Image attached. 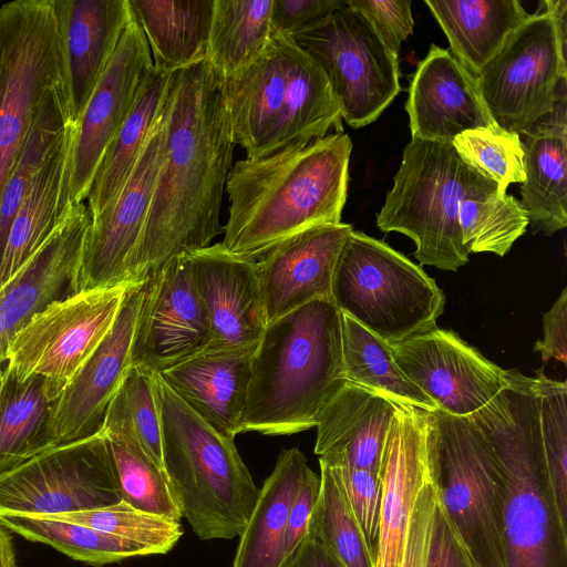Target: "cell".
<instances>
[{
    "mask_svg": "<svg viewBox=\"0 0 567 567\" xmlns=\"http://www.w3.org/2000/svg\"><path fill=\"white\" fill-rule=\"evenodd\" d=\"M224 79L204 60L172 72L163 109L165 148L131 284L224 233L220 208L235 141Z\"/></svg>",
    "mask_w": 567,
    "mask_h": 567,
    "instance_id": "1",
    "label": "cell"
},
{
    "mask_svg": "<svg viewBox=\"0 0 567 567\" xmlns=\"http://www.w3.org/2000/svg\"><path fill=\"white\" fill-rule=\"evenodd\" d=\"M351 151L348 134L331 133L302 147L237 161L226 179L223 246L256 260L302 230L341 223Z\"/></svg>",
    "mask_w": 567,
    "mask_h": 567,
    "instance_id": "2",
    "label": "cell"
},
{
    "mask_svg": "<svg viewBox=\"0 0 567 567\" xmlns=\"http://www.w3.org/2000/svg\"><path fill=\"white\" fill-rule=\"evenodd\" d=\"M468 417L488 442L499 472L505 567H567V523L547 474L535 378L508 370L506 386Z\"/></svg>",
    "mask_w": 567,
    "mask_h": 567,
    "instance_id": "3",
    "label": "cell"
},
{
    "mask_svg": "<svg viewBox=\"0 0 567 567\" xmlns=\"http://www.w3.org/2000/svg\"><path fill=\"white\" fill-rule=\"evenodd\" d=\"M346 381L342 315L331 299L308 302L267 323L251 358L241 433L315 427Z\"/></svg>",
    "mask_w": 567,
    "mask_h": 567,
    "instance_id": "4",
    "label": "cell"
},
{
    "mask_svg": "<svg viewBox=\"0 0 567 567\" xmlns=\"http://www.w3.org/2000/svg\"><path fill=\"white\" fill-rule=\"evenodd\" d=\"M235 144L261 158L343 133L340 103L319 63L272 31L264 52L224 79Z\"/></svg>",
    "mask_w": 567,
    "mask_h": 567,
    "instance_id": "5",
    "label": "cell"
},
{
    "mask_svg": "<svg viewBox=\"0 0 567 567\" xmlns=\"http://www.w3.org/2000/svg\"><path fill=\"white\" fill-rule=\"evenodd\" d=\"M161 416L163 467L182 517L202 540L233 539L245 529L259 487L229 437L204 421L153 372Z\"/></svg>",
    "mask_w": 567,
    "mask_h": 567,
    "instance_id": "6",
    "label": "cell"
},
{
    "mask_svg": "<svg viewBox=\"0 0 567 567\" xmlns=\"http://www.w3.org/2000/svg\"><path fill=\"white\" fill-rule=\"evenodd\" d=\"M494 190L498 186L465 163L451 143L411 138L377 226L410 237L420 265L455 271L470 256L458 225L461 202Z\"/></svg>",
    "mask_w": 567,
    "mask_h": 567,
    "instance_id": "7",
    "label": "cell"
},
{
    "mask_svg": "<svg viewBox=\"0 0 567 567\" xmlns=\"http://www.w3.org/2000/svg\"><path fill=\"white\" fill-rule=\"evenodd\" d=\"M331 300L390 346L435 328L445 306L443 290L420 266L354 229L337 260Z\"/></svg>",
    "mask_w": 567,
    "mask_h": 567,
    "instance_id": "8",
    "label": "cell"
},
{
    "mask_svg": "<svg viewBox=\"0 0 567 567\" xmlns=\"http://www.w3.org/2000/svg\"><path fill=\"white\" fill-rule=\"evenodd\" d=\"M426 445L437 499L475 567H505L499 472L468 416L426 411Z\"/></svg>",
    "mask_w": 567,
    "mask_h": 567,
    "instance_id": "9",
    "label": "cell"
},
{
    "mask_svg": "<svg viewBox=\"0 0 567 567\" xmlns=\"http://www.w3.org/2000/svg\"><path fill=\"white\" fill-rule=\"evenodd\" d=\"M68 87L54 0L0 7V194L47 95Z\"/></svg>",
    "mask_w": 567,
    "mask_h": 567,
    "instance_id": "10",
    "label": "cell"
},
{
    "mask_svg": "<svg viewBox=\"0 0 567 567\" xmlns=\"http://www.w3.org/2000/svg\"><path fill=\"white\" fill-rule=\"evenodd\" d=\"M567 1L545 0L474 78L496 125L519 135L550 113L567 82Z\"/></svg>",
    "mask_w": 567,
    "mask_h": 567,
    "instance_id": "11",
    "label": "cell"
},
{
    "mask_svg": "<svg viewBox=\"0 0 567 567\" xmlns=\"http://www.w3.org/2000/svg\"><path fill=\"white\" fill-rule=\"evenodd\" d=\"M288 37L319 63L342 120L353 128L374 122L401 91L399 58L347 0L321 22Z\"/></svg>",
    "mask_w": 567,
    "mask_h": 567,
    "instance_id": "12",
    "label": "cell"
},
{
    "mask_svg": "<svg viewBox=\"0 0 567 567\" xmlns=\"http://www.w3.org/2000/svg\"><path fill=\"white\" fill-rule=\"evenodd\" d=\"M130 285L82 291L33 316L11 339L7 367L45 381L55 401L112 328Z\"/></svg>",
    "mask_w": 567,
    "mask_h": 567,
    "instance_id": "13",
    "label": "cell"
},
{
    "mask_svg": "<svg viewBox=\"0 0 567 567\" xmlns=\"http://www.w3.org/2000/svg\"><path fill=\"white\" fill-rule=\"evenodd\" d=\"M120 501L102 431L51 449L0 476V514L50 516L94 509Z\"/></svg>",
    "mask_w": 567,
    "mask_h": 567,
    "instance_id": "14",
    "label": "cell"
},
{
    "mask_svg": "<svg viewBox=\"0 0 567 567\" xmlns=\"http://www.w3.org/2000/svg\"><path fill=\"white\" fill-rule=\"evenodd\" d=\"M165 136L162 111L127 181L91 220L76 281L78 293L133 285L131 267L150 213Z\"/></svg>",
    "mask_w": 567,
    "mask_h": 567,
    "instance_id": "15",
    "label": "cell"
},
{
    "mask_svg": "<svg viewBox=\"0 0 567 567\" xmlns=\"http://www.w3.org/2000/svg\"><path fill=\"white\" fill-rule=\"evenodd\" d=\"M390 348L402 372L452 415L468 416L482 409L508 381V370L451 330L435 327Z\"/></svg>",
    "mask_w": 567,
    "mask_h": 567,
    "instance_id": "16",
    "label": "cell"
},
{
    "mask_svg": "<svg viewBox=\"0 0 567 567\" xmlns=\"http://www.w3.org/2000/svg\"><path fill=\"white\" fill-rule=\"evenodd\" d=\"M210 341L207 313L184 254L145 281L132 363L162 372L205 351Z\"/></svg>",
    "mask_w": 567,
    "mask_h": 567,
    "instance_id": "17",
    "label": "cell"
},
{
    "mask_svg": "<svg viewBox=\"0 0 567 567\" xmlns=\"http://www.w3.org/2000/svg\"><path fill=\"white\" fill-rule=\"evenodd\" d=\"M153 66L147 41L132 13L113 58L73 123L70 179L73 205L86 200L103 157Z\"/></svg>",
    "mask_w": 567,
    "mask_h": 567,
    "instance_id": "18",
    "label": "cell"
},
{
    "mask_svg": "<svg viewBox=\"0 0 567 567\" xmlns=\"http://www.w3.org/2000/svg\"><path fill=\"white\" fill-rule=\"evenodd\" d=\"M144 291L145 282L128 286L112 328L52 402L45 433L50 450L102 431L107 406L132 364V344Z\"/></svg>",
    "mask_w": 567,
    "mask_h": 567,
    "instance_id": "19",
    "label": "cell"
},
{
    "mask_svg": "<svg viewBox=\"0 0 567 567\" xmlns=\"http://www.w3.org/2000/svg\"><path fill=\"white\" fill-rule=\"evenodd\" d=\"M92 216L73 205L49 238L0 288V364L12 337L37 313L76 292Z\"/></svg>",
    "mask_w": 567,
    "mask_h": 567,
    "instance_id": "20",
    "label": "cell"
},
{
    "mask_svg": "<svg viewBox=\"0 0 567 567\" xmlns=\"http://www.w3.org/2000/svg\"><path fill=\"white\" fill-rule=\"evenodd\" d=\"M207 313L212 350H255L267 326L256 260L221 243L185 254Z\"/></svg>",
    "mask_w": 567,
    "mask_h": 567,
    "instance_id": "21",
    "label": "cell"
},
{
    "mask_svg": "<svg viewBox=\"0 0 567 567\" xmlns=\"http://www.w3.org/2000/svg\"><path fill=\"white\" fill-rule=\"evenodd\" d=\"M425 413L396 404L380 467L382 495L374 567H401L414 506L432 480Z\"/></svg>",
    "mask_w": 567,
    "mask_h": 567,
    "instance_id": "22",
    "label": "cell"
},
{
    "mask_svg": "<svg viewBox=\"0 0 567 567\" xmlns=\"http://www.w3.org/2000/svg\"><path fill=\"white\" fill-rule=\"evenodd\" d=\"M353 231L350 224L302 230L274 246L257 264L267 323L318 299H331L333 271Z\"/></svg>",
    "mask_w": 567,
    "mask_h": 567,
    "instance_id": "23",
    "label": "cell"
},
{
    "mask_svg": "<svg viewBox=\"0 0 567 567\" xmlns=\"http://www.w3.org/2000/svg\"><path fill=\"white\" fill-rule=\"evenodd\" d=\"M405 110L411 138L452 143L468 130L499 128L488 114L474 78L449 49L435 44L413 74Z\"/></svg>",
    "mask_w": 567,
    "mask_h": 567,
    "instance_id": "24",
    "label": "cell"
},
{
    "mask_svg": "<svg viewBox=\"0 0 567 567\" xmlns=\"http://www.w3.org/2000/svg\"><path fill=\"white\" fill-rule=\"evenodd\" d=\"M396 404L347 380L320 411L315 453L331 466L380 473Z\"/></svg>",
    "mask_w": 567,
    "mask_h": 567,
    "instance_id": "25",
    "label": "cell"
},
{
    "mask_svg": "<svg viewBox=\"0 0 567 567\" xmlns=\"http://www.w3.org/2000/svg\"><path fill=\"white\" fill-rule=\"evenodd\" d=\"M73 123L84 111L132 18L128 0H54Z\"/></svg>",
    "mask_w": 567,
    "mask_h": 567,
    "instance_id": "26",
    "label": "cell"
},
{
    "mask_svg": "<svg viewBox=\"0 0 567 567\" xmlns=\"http://www.w3.org/2000/svg\"><path fill=\"white\" fill-rule=\"evenodd\" d=\"M255 350L206 349L157 373L197 415L235 439L241 433Z\"/></svg>",
    "mask_w": 567,
    "mask_h": 567,
    "instance_id": "27",
    "label": "cell"
},
{
    "mask_svg": "<svg viewBox=\"0 0 567 567\" xmlns=\"http://www.w3.org/2000/svg\"><path fill=\"white\" fill-rule=\"evenodd\" d=\"M525 156L520 204L535 234L553 236L567 226V93L550 113L519 134Z\"/></svg>",
    "mask_w": 567,
    "mask_h": 567,
    "instance_id": "28",
    "label": "cell"
},
{
    "mask_svg": "<svg viewBox=\"0 0 567 567\" xmlns=\"http://www.w3.org/2000/svg\"><path fill=\"white\" fill-rule=\"evenodd\" d=\"M74 124L38 172L11 224L0 262V288L39 249L73 206L70 194Z\"/></svg>",
    "mask_w": 567,
    "mask_h": 567,
    "instance_id": "29",
    "label": "cell"
},
{
    "mask_svg": "<svg viewBox=\"0 0 567 567\" xmlns=\"http://www.w3.org/2000/svg\"><path fill=\"white\" fill-rule=\"evenodd\" d=\"M309 470L298 447L279 453L239 536L231 567H280L288 515Z\"/></svg>",
    "mask_w": 567,
    "mask_h": 567,
    "instance_id": "30",
    "label": "cell"
},
{
    "mask_svg": "<svg viewBox=\"0 0 567 567\" xmlns=\"http://www.w3.org/2000/svg\"><path fill=\"white\" fill-rule=\"evenodd\" d=\"M450 51L475 78L528 13L518 0H425Z\"/></svg>",
    "mask_w": 567,
    "mask_h": 567,
    "instance_id": "31",
    "label": "cell"
},
{
    "mask_svg": "<svg viewBox=\"0 0 567 567\" xmlns=\"http://www.w3.org/2000/svg\"><path fill=\"white\" fill-rule=\"evenodd\" d=\"M154 68L174 72L206 58L214 0H128Z\"/></svg>",
    "mask_w": 567,
    "mask_h": 567,
    "instance_id": "32",
    "label": "cell"
},
{
    "mask_svg": "<svg viewBox=\"0 0 567 567\" xmlns=\"http://www.w3.org/2000/svg\"><path fill=\"white\" fill-rule=\"evenodd\" d=\"M172 72L153 66L113 141L90 189L87 208L97 216L117 195L134 169L146 141L159 117Z\"/></svg>",
    "mask_w": 567,
    "mask_h": 567,
    "instance_id": "33",
    "label": "cell"
},
{
    "mask_svg": "<svg viewBox=\"0 0 567 567\" xmlns=\"http://www.w3.org/2000/svg\"><path fill=\"white\" fill-rule=\"evenodd\" d=\"M52 402L45 381L31 377L21 382L6 367L0 386V476L50 449L45 433Z\"/></svg>",
    "mask_w": 567,
    "mask_h": 567,
    "instance_id": "34",
    "label": "cell"
},
{
    "mask_svg": "<svg viewBox=\"0 0 567 567\" xmlns=\"http://www.w3.org/2000/svg\"><path fill=\"white\" fill-rule=\"evenodd\" d=\"M274 0H214L205 61L223 79L251 64L271 34Z\"/></svg>",
    "mask_w": 567,
    "mask_h": 567,
    "instance_id": "35",
    "label": "cell"
},
{
    "mask_svg": "<svg viewBox=\"0 0 567 567\" xmlns=\"http://www.w3.org/2000/svg\"><path fill=\"white\" fill-rule=\"evenodd\" d=\"M71 123L69 89L61 87L50 92L37 112L0 194V262L11 224L21 203Z\"/></svg>",
    "mask_w": 567,
    "mask_h": 567,
    "instance_id": "36",
    "label": "cell"
},
{
    "mask_svg": "<svg viewBox=\"0 0 567 567\" xmlns=\"http://www.w3.org/2000/svg\"><path fill=\"white\" fill-rule=\"evenodd\" d=\"M342 315V355L346 379L396 403L439 410L396 364L390 344Z\"/></svg>",
    "mask_w": 567,
    "mask_h": 567,
    "instance_id": "37",
    "label": "cell"
},
{
    "mask_svg": "<svg viewBox=\"0 0 567 567\" xmlns=\"http://www.w3.org/2000/svg\"><path fill=\"white\" fill-rule=\"evenodd\" d=\"M0 524L29 540L50 545L58 551L94 567H104L132 557L156 555L148 546L75 523L2 513Z\"/></svg>",
    "mask_w": 567,
    "mask_h": 567,
    "instance_id": "38",
    "label": "cell"
},
{
    "mask_svg": "<svg viewBox=\"0 0 567 567\" xmlns=\"http://www.w3.org/2000/svg\"><path fill=\"white\" fill-rule=\"evenodd\" d=\"M109 446L122 501L168 519L182 514L164 468L130 434L102 431Z\"/></svg>",
    "mask_w": 567,
    "mask_h": 567,
    "instance_id": "39",
    "label": "cell"
},
{
    "mask_svg": "<svg viewBox=\"0 0 567 567\" xmlns=\"http://www.w3.org/2000/svg\"><path fill=\"white\" fill-rule=\"evenodd\" d=\"M320 491L307 535L346 567H374L337 471L319 460Z\"/></svg>",
    "mask_w": 567,
    "mask_h": 567,
    "instance_id": "40",
    "label": "cell"
},
{
    "mask_svg": "<svg viewBox=\"0 0 567 567\" xmlns=\"http://www.w3.org/2000/svg\"><path fill=\"white\" fill-rule=\"evenodd\" d=\"M462 243L472 252L505 256L529 220L520 200L498 190L467 196L458 209Z\"/></svg>",
    "mask_w": 567,
    "mask_h": 567,
    "instance_id": "41",
    "label": "cell"
},
{
    "mask_svg": "<svg viewBox=\"0 0 567 567\" xmlns=\"http://www.w3.org/2000/svg\"><path fill=\"white\" fill-rule=\"evenodd\" d=\"M102 431L126 433L135 437L162 468L161 416L153 385V371L131 364L114 393Z\"/></svg>",
    "mask_w": 567,
    "mask_h": 567,
    "instance_id": "42",
    "label": "cell"
},
{
    "mask_svg": "<svg viewBox=\"0 0 567 567\" xmlns=\"http://www.w3.org/2000/svg\"><path fill=\"white\" fill-rule=\"evenodd\" d=\"M75 523L166 554L183 536L181 522L138 509L124 501L89 511L41 516Z\"/></svg>",
    "mask_w": 567,
    "mask_h": 567,
    "instance_id": "43",
    "label": "cell"
},
{
    "mask_svg": "<svg viewBox=\"0 0 567 567\" xmlns=\"http://www.w3.org/2000/svg\"><path fill=\"white\" fill-rule=\"evenodd\" d=\"M536 391L544 457L554 499L567 523V384L536 371Z\"/></svg>",
    "mask_w": 567,
    "mask_h": 567,
    "instance_id": "44",
    "label": "cell"
},
{
    "mask_svg": "<svg viewBox=\"0 0 567 567\" xmlns=\"http://www.w3.org/2000/svg\"><path fill=\"white\" fill-rule=\"evenodd\" d=\"M461 158L493 181L501 193L525 181V156L520 137L502 128H476L455 136L451 143Z\"/></svg>",
    "mask_w": 567,
    "mask_h": 567,
    "instance_id": "45",
    "label": "cell"
},
{
    "mask_svg": "<svg viewBox=\"0 0 567 567\" xmlns=\"http://www.w3.org/2000/svg\"><path fill=\"white\" fill-rule=\"evenodd\" d=\"M342 483L351 513L375 559L381 511L380 473L347 466H332Z\"/></svg>",
    "mask_w": 567,
    "mask_h": 567,
    "instance_id": "46",
    "label": "cell"
},
{
    "mask_svg": "<svg viewBox=\"0 0 567 567\" xmlns=\"http://www.w3.org/2000/svg\"><path fill=\"white\" fill-rule=\"evenodd\" d=\"M374 28L386 48L399 58L401 44L412 33L411 0H347Z\"/></svg>",
    "mask_w": 567,
    "mask_h": 567,
    "instance_id": "47",
    "label": "cell"
},
{
    "mask_svg": "<svg viewBox=\"0 0 567 567\" xmlns=\"http://www.w3.org/2000/svg\"><path fill=\"white\" fill-rule=\"evenodd\" d=\"M344 3L346 0H274L272 31L291 35L321 22Z\"/></svg>",
    "mask_w": 567,
    "mask_h": 567,
    "instance_id": "48",
    "label": "cell"
},
{
    "mask_svg": "<svg viewBox=\"0 0 567 567\" xmlns=\"http://www.w3.org/2000/svg\"><path fill=\"white\" fill-rule=\"evenodd\" d=\"M436 488L433 478L424 485L414 506L401 567H426Z\"/></svg>",
    "mask_w": 567,
    "mask_h": 567,
    "instance_id": "49",
    "label": "cell"
},
{
    "mask_svg": "<svg viewBox=\"0 0 567 567\" xmlns=\"http://www.w3.org/2000/svg\"><path fill=\"white\" fill-rule=\"evenodd\" d=\"M426 567H475L440 505L437 494Z\"/></svg>",
    "mask_w": 567,
    "mask_h": 567,
    "instance_id": "50",
    "label": "cell"
},
{
    "mask_svg": "<svg viewBox=\"0 0 567 567\" xmlns=\"http://www.w3.org/2000/svg\"><path fill=\"white\" fill-rule=\"evenodd\" d=\"M320 491V477L310 468L290 508L284 535V560L308 533L309 522Z\"/></svg>",
    "mask_w": 567,
    "mask_h": 567,
    "instance_id": "51",
    "label": "cell"
},
{
    "mask_svg": "<svg viewBox=\"0 0 567 567\" xmlns=\"http://www.w3.org/2000/svg\"><path fill=\"white\" fill-rule=\"evenodd\" d=\"M544 362L555 359L567 364V288L543 315V338L534 346Z\"/></svg>",
    "mask_w": 567,
    "mask_h": 567,
    "instance_id": "52",
    "label": "cell"
},
{
    "mask_svg": "<svg viewBox=\"0 0 567 567\" xmlns=\"http://www.w3.org/2000/svg\"><path fill=\"white\" fill-rule=\"evenodd\" d=\"M280 567H346L323 546L306 535Z\"/></svg>",
    "mask_w": 567,
    "mask_h": 567,
    "instance_id": "53",
    "label": "cell"
},
{
    "mask_svg": "<svg viewBox=\"0 0 567 567\" xmlns=\"http://www.w3.org/2000/svg\"><path fill=\"white\" fill-rule=\"evenodd\" d=\"M0 567H18L11 536L0 524Z\"/></svg>",
    "mask_w": 567,
    "mask_h": 567,
    "instance_id": "54",
    "label": "cell"
},
{
    "mask_svg": "<svg viewBox=\"0 0 567 567\" xmlns=\"http://www.w3.org/2000/svg\"><path fill=\"white\" fill-rule=\"evenodd\" d=\"M2 377H3V369H1V364H0V386H1V382H2Z\"/></svg>",
    "mask_w": 567,
    "mask_h": 567,
    "instance_id": "55",
    "label": "cell"
}]
</instances>
